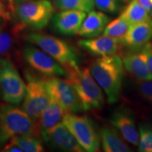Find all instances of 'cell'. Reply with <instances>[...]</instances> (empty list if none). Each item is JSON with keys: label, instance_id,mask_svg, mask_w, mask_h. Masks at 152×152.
Returning <instances> with one entry per match:
<instances>
[{"label": "cell", "instance_id": "cell-1", "mask_svg": "<svg viewBox=\"0 0 152 152\" xmlns=\"http://www.w3.org/2000/svg\"><path fill=\"white\" fill-rule=\"evenodd\" d=\"M90 71L95 81L105 93L110 104L116 103L122 90L123 60L117 55L102 56L91 64Z\"/></svg>", "mask_w": 152, "mask_h": 152}, {"label": "cell", "instance_id": "cell-2", "mask_svg": "<svg viewBox=\"0 0 152 152\" xmlns=\"http://www.w3.org/2000/svg\"><path fill=\"white\" fill-rule=\"evenodd\" d=\"M39 134L38 123L23 110L11 104L0 106V144L2 147L14 137L32 135L39 137Z\"/></svg>", "mask_w": 152, "mask_h": 152}, {"label": "cell", "instance_id": "cell-3", "mask_svg": "<svg viewBox=\"0 0 152 152\" xmlns=\"http://www.w3.org/2000/svg\"><path fill=\"white\" fill-rule=\"evenodd\" d=\"M67 80L77 93L85 111L100 109L105 98L103 90L92 77L90 68H77L67 71Z\"/></svg>", "mask_w": 152, "mask_h": 152}, {"label": "cell", "instance_id": "cell-4", "mask_svg": "<svg viewBox=\"0 0 152 152\" xmlns=\"http://www.w3.org/2000/svg\"><path fill=\"white\" fill-rule=\"evenodd\" d=\"M28 42L39 47L59 63L66 72L79 68V57L76 50L66 41L47 34L33 32L25 36Z\"/></svg>", "mask_w": 152, "mask_h": 152}, {"label": "cell", "instance_id": "cell-5", "mask_svg": "<svg viewBox=\"0 0 152 152\" xmlns=\"http://www.w3.org/2000/svg\"><path fill=\"white\" fill-rule=\"evenodd\" d=\"M14 12L22 26L41 30L52 20L54 7L49 0H32L16 4Z\"/></svg>", "mask_w": 152, "mask_h": 152}, {"label": "cell", "instance_id": "cell-6", "mask_svg": "<svg viewBox=\"0 0 152 152\" xmlns=\"http://www.w3.org/2000/svg\"><path fill=\"white\" fill-rule=\"evenodd\" d=\"M62 123L72 133L85 151H100V137L88 118L68 112L64 115Z\"/></svg>", "mask_w": 152, "mask_h": 152}, {"label": "cell", "instance_id": "cell-7", "mask_svg": "<svg viewBox=\"0 0 152 152\" xmlns=\"http://www.w3.org/2000/svg\"><path fill=\"white\" fill-rule=\"evenodd\" d=\"M0 90L3 99L13 105L20 104L26 92V85L18 71L7 58H0Z\"/></svg>", "mask_w": 152, "mask_h": 152}, {"label": "cell", "instance_id": "cell-8", "mask_svg": "<svg viewBox=\"0 0 152 152\" xmlns=\"http://www.w3.org/2000/svg\"><path fill=\"white\" fill-rule=\"evenodd\" d=\"M42 81L52 99L58 102L68 112L77 113L83 110L77 93L67 79L47 76Z\"/></svg>", "mask_w": 152, "mask_h": 152}, {"label": "cell", "instance_id": "cell-9", "mask_svg": "<svg viewBox=\"0 0 152 152\" xmlns=\"http://www.w3.org/2000/svg\"><path fill=\"white\" fill-rule=\"evenodd\" d=\"M28 83L23 102V110L34 121L37 122L42 113L50 103L52 97L47 92L42 80L26 75Z\"/></svg>", "mask_w": 152, "mask_h": 152}, {"label": "cell", "instance_id": "cell-10", "mask_svg": "<svg viewBox=\"0 0 152 152\" xmlns=\"http://www.w3.org/2000/svg\"><path fill=\"white\" fill-rule=\"evenodd\" d=\"M23 56L33 69L44 75L66 76V69L42 49L28 45L23 50Z\"/></svg>", "mask_w": 152, "mask_h": 152}, {"label": "cell", "instance_id": "cell-11", "mask_svg": "<svg viewBox=\"0 0 152 152\" xmlns=\"http://www.w3.org/2000/svg\"><path fill=\"white\" fill-rule=\"evenodd\" d=\"M42 136L45 141L54 149L68 152L85 151L63 123L54 125Z\"/></svg>", "mask_w": 152, "mask_h": 152}, {"label": "cell", "instance_id": "cell-12", "mask_svg": "<svg viewBox=\"0 0 152 152\" xmlns=\"http://www.w3.org/2000/svg\"><path fill=\"white\" fill-rule=\"evenodd\" d=\"M109 122L122 137L133 146H138L140 134L134 118L129 110L118 108L112 113Z\"/></svg>", "mask_w": 152, "mask_h": 152}, {"label": "cell", "instance_id": "cell-13", "mask_svg": "<svg viewBox=\"0 0 152 152\" xmlns=\"http://www.w3.org/2000/svg\"><path fill=\"white\" fill-rule=\"evenodd\" d=\"M86 12L79 10H63L53 16L52 26L56 33L62 35H77Z\"/></svg>", "mask_w": 152, "mask_h": 152}, {"label": "cell", "instance_id": "cell-14", "mask_svg": "<svg viewBox=\"0 0 152 152\" xmlns=\"http://www.w3.org/2000/svg\"><path fill=\"white\" fill-rule=\"evenodd\" d=\"M121 40L109 36L102 35L80 39L77 45L89 54L96 56H106L116 54L119 51Z\"/></svg>", "mask_w": 152, "mask_h": 152}, {"label": "cell", "instance_id": "cell-15", "mask_svg": "<svg viewBox=\"0 0 152 152\" xmlns=\"http://www.w3.org/2000/svg\"><path fill=\"white\" fill-rule=\"evenodd\" d=\"M152 39V19L131 25L121 43L131 49L143 48Z\"/></svg>", "mask_w": 152, "mask_h": 152}, {"label": "cell", "instance_id": "cell-16", "mask_svg": "<svg viewBox=\"0 0 152 152\" xmlns=\"http://www.w3.org/2000/svg\"><path fill=\"white\" fill-rule=\"evenodd\" d=\"M122 60L125 70L138 81L152 80V72L143 51L126 54Z\"/></svg>", "mask_w": 152, "mask_h": 152}, {"label": "cell", "instance_id": "cell-17", "mask_svg": "<svg viewBox=\"0 0 152 152\" xmlns=\"http://www.w3.org/2000/svg\"><path fill=\"white\" fill-rule=\"evenodd\" d=\"M109 20V17L102 11H91L83 20L77 35L85 38L98 37L103 33Z\"/></svg>", "mask_w": 152, "mask_h": 152}, {"label": "cell", "instance_id": "cell-18", "mask_svg": "<svg viewBox=\"0 0 152 152\" xmlns=\"http://www.w3.org/2000/svg\"><path fill=\"white\" fill-rule=\"evenodd\" d=\"M100 141L104 151L129 152L130 149L126 141L113 126L106 125L100 131Z\"/></svg>", "mask_w": 152, "mask_h": 152}, {"label": "cell", "instance_id": "cell-19", "mask_svg": "<svg viewBox=\"0 0 152 152\" xmlns=\"http://www.w3.org/2000/svg\"><path fill=\"white\" fill-rule=\"evenodd\" d=\"M68 111L56 100L52 99L48 106L42 113L37 123L41 134L63 121Z\"/></svg>", "mask_w": 152, "mask_h": 152}, {"label": "cell", "instance_id": "cell-20", "mask_svg": "<svg viewBox=\"0 0 152 152\" xmlns=\"http://www.w3.org/2000/svg\"><path fill=\"white\" fill-rule=\"evenodd\" d=\"M120 17L130 25L147 21L151 19L150 13L139 3L137 0H132L124 9Z\"/></svg>", "mask_w": 152, "mask_h": 152}, {"label": "cell", "instance_id": "cell-21", "mask_svg": "<svg viewBox=\"0 0 152 152\" xmlns=\"http://www.w3.org/2000/svg\"><path fill=\"white\" fill-rule=\"evenodd\" d=\"M54 7L58 10H79L88 13L94 8V0H53Z\"/></svg>", "mask_w": 152, "mask_h": 152}, {"label": "cell", "instance_id": "cell-22", "mask_svg": "<svg viewBox=\"0 0 152 152\" xmlns=\"http://www.w3.org/2000/svg\"><path fill=\"white\" fill-rule=\"evenodd\" d=\"M10 142L16 145L23 151L42 152L44 148L38 137L32 135H23L14 137L9 140Z\"/></svg>", "mask_w": 152, "mask_h": 152}, {"label": "cell", "instance_id": "cell-23", "mask_svg": "<svg viewBox=\"0 0 152 152\" xmlns=\"http://www.w3.org/2000/svg\"><path fill=\"white\" fill-rule=\"evenodd\" d=\"M130 26L126 20L119 16L107 24L103 32V35L121 40L127 33Z\"/></svg>", "mask_w": 152, "mask_h": 152}, {"label": "cell", "instance_id": "cell-24", "mask_svg": "<svg viewBox=\"0 0 152 152\" xmlns=\"http://www.w3.org/2000/svg\"><path fill=\"white\" fill-rule=\"evenodd\" d=\"M139 150L142 152H152V125H140Z\"/></svg>", "mask_w": 152, "mask_h": 152}, {"label": "cell", "instance_id": "cell-25", "mask_svg": "<svg viewBox=\"0 0 152 152\" xmlns=\"http://www.w3.org/2000/svg\"><path fill=\"white\" fill-rule=\"evenodd\" d=\"M99 10L108 14H116L120 8L119 0H94Z\"/></svg>", "mask_w": 152, "mask_h": 152}, {"label": "cell", "instance_id": "cell-26", "mask_svg": "<svg viewBox=\"0 0 152 152\" xmlns=\"http://www.w3.org/2000/svg\"><path fill=\"white\" fill-rule=\"evenodd\" d=\"M12 45V38L7 30L0 26V56L9 52Z\"/></svg>", "mask_w": 152, "mask_h": 152}, {"label": "cell", "instance_id": "cell-27", "mask_svg": "<svg viewBox=\"0 0 152 152\" xmlns=\"http://www.w3.org/2000/svg\"><path fill=\"white\" fill-rule=\"evenodd\" d=\"M138 89L142 97L152 103V80L142 81L139 84Z\"/></svg>", "mask_w": 152, "mask_h": 152}, {"label": "cell", "instance_id": "cell-28", "mask_svg": "<svg viewBox=\"0 0 152 152\" xmlns=\"http://www.w3.org/2000/svg\"><path fill=\"white\" fill-rule=\"evenodd\" d=\"M10 12L8 11L3 0H0V21H7L11 19Z\"/></svg>", "mask_w": 152, "mask_h": 152}, {"label": "cell", "instance_id": "cell-29", "mask_svg": "<svg viewBox=\"0 0 152 152\" xmlns=\"http://www.w3.org/2000/svg\"><path fill=\"white\" fill-rule=\"evenodd\" d=\"M142 51L146 54L147 58V62L149 64L150 70L152 72V45L151 43L148 42L147 45L142 48Z\"/></svg>", "mask_w": 152, "mask_h": 152}, {"label": "cell", "instance_id": "cell-30", "mask_svg": "<svg viewBox=\"0 0 152 152\" xmlns=\"http://www.w3.org/2000/svg\"><path fill=\"white\" fill-rule=\"evenodd\" d=\"M1 151H6V152H22L23 150L20 149L16 145L12 144L11 142H9V143L7 144L5 146H4L2 148Z\"/></svg>", "mask_w": 152, "mask_h": 152}, {"label": "cell", "instance_id": "cell-31", "mask_svg": "<svg viewBox=\"0 0 152 152\" xmlns=\"http://www.w3.org/2000/svg\"><path fill=\"white\" fill-rule=\"evenodd\" d=\"M139 3L149 13L152 12V4L150 0H137Z\"/></svg>", "mask_w": 152, "mask_h": 152}, {"label": "cell", "instance_id": "cell-32", "mask_svg": "<svg viewBox=\"0 0 152 152\" xmlns=\"http://www.w3.org/2000/svg\"><path fill=\"white\" fill-rule=\"evenodd\" d=\"M9 1V9L11 11L14 12L15 9V2L14 0H8Z\"/></svg>", "mask_w": 152, "mask_h": 152}, {"label": "cell", "instance_id": "cell-33", "mask_svg": "<svg viewBox=\"0 0 152 152\" xmlns=\"http://www.w3.org/2000/svg\"><path fill=\"white\" fill-rule=\"evenodd\" d=\"M32 1V0H14L15 6H16V4H19V3L24 2V1Z\"/></svg>", "mask_w": 152, "mask_h": 152}, {"label": "cell", "instance_id": "cell-34", "mask_svg": "<svg viewBox=\"0 0 152 152\" xmlns=\"http://www.w3.org/2000/svg\"><path fill=\"white\" fill-rule=\"evenodd\" d=\"M2 97V94H1V90H0V98Z\"/></svg>", "mask_w": 152, "mask_h": 152}, {"label": "cell", "instance_id": "cell-35", "mask_svg": "<svg viewBox=\"0 0 152 152\" xmlns=\"http://www.w3.org/2000/svg\"><path fill=\"white\" fill-rule=\"evenodd\" d=\"M123 1H125V2H128V1H130V0H123Z\"/></svg>", "mask_w": 152, "mask_h": 152}, {"label": "cell", "instance_id": "cell-36", "mask_svg": "<svg viewBox=\"0 0 152 152\" xmlns=\"http://www.w3.org/2000/svg\"><path fill=\"white\" fill-rule=\"evenodd\" d=\"M1 147H2V146H1V144H0V149H1Z\"/></svg>", "mask_w": 152, "mask_h": 152}, {"label": "cell", "instance_id": "cell-37", "mask_svg": "<svg viewBox=\"0 0 152 152\" xmlns=\"http://www.w3.org/2000/svg\"><path fill=\"white\" fill-rule=\"evenodd\" d=\"M150 1H151V4H152V0H150Z\"/></svg>", "mask_w": 152, "mask_h": 152}, {"label": "cell", "instance_id": "cell-38", "mask_svg": "<svg viewBox=\"0 0 152 152\" xmlns=\"http://www.w3.org/2000/svg\"><path fill=\"white\" fill-rule=\"evenodd\" d=\"M151 45H152V43H151Z\"/></svg>", "mask_w": 152, "mask_h": 152}]
</instances>
